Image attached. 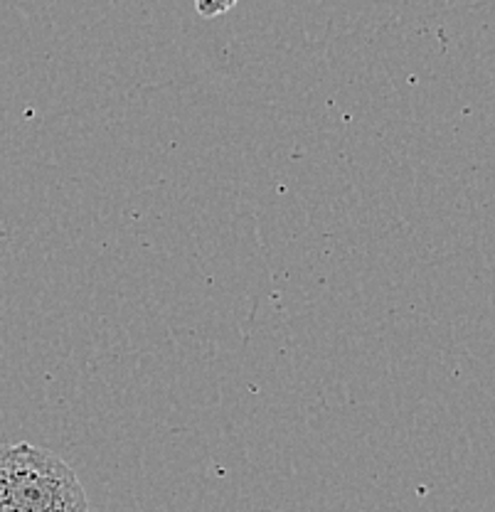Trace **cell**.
Returning a JSON list of instances; mask_svg holds the SVG:
<instances>
[{
    "label": "cell",
    "mask_w": 495,
    "mask_h": 512,
    "mask_svg": "<svg viewBox=\"0 0 495 512\" xmlns=\"http://www.w3.org/2000/svg\"><path fill=\"white\" fill-rule=\"evenodd\" d=\"M0 512H92L77 473L33 444L0 446Z\"/></svg>",
    "instance_id": "1"
},
{
    "label": "cell",
    "mask_w": 495,
    "mask_h": 512,
    "mask_svg": "<svg viewBox=\"0 0 495 512\" xmlns=\"http://www.w3.org/2000/svg\"><path fill=\"white\" fill-rule=\"evenodd\" d=\"M239 0H195V8L202 18L212 20V18H220V15L230 13V10L237 5Z\"/></svg>",
    "instance_id": "2"
}]
</instances>
